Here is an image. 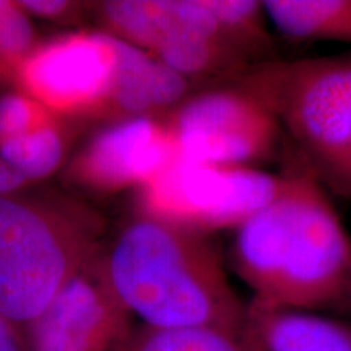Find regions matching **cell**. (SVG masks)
Wrapping results in <instances>:
<instances>
[{"instance_id":"cell-19","label":"cell","mask_w":351,"mask_h":351,"mask_svg":"<svg viewBox=\"0 0 351 351\" xmlns=\"http://www.w3.org/2000/svg\"><path fill=\"white\" fill-rule=\"evenodd\" d=\"M16 3L26 15H34L47 20L62 19V16L65 19L70 10H73V3L62 2V0H23V2Z\"/></svg>"},{"instance_id":"cell-17","label":"cell","mask_w":351,"mask_h":351,"mask_svg":"<svg viewBox=\"0 0 351 351\" xmlns=\"http://www.w3.org/2000/svg\"><path fill=\"white\" fill-rule=\"evenodd\" d=\"M34 32L28 15L16 2L0 0V70L16 72L21 60L33 51Z\"/></svg>"},{"instance_id":"cell-22","label":"cell","mask_w":351,"mask_h":351,"mask_svg":"<svg viewBox=\"0 0 351 351\" xmlns=\"http://www.w3.org/2000/svg\"><path fill=\"white\" fill-rule=\"evenodd\" d=\"M341 194H343L345 197H348V199H351V161H350L348 174H346V181H345V186H343V191H341Z\"/></svg>"},{"instance_id":"cell-12","label":"cell","mask_w":351,"mask_h":351,"mask_svg":"<svg viewBox=\"0 0 351 351\" xmlns=\"http://www.w3.org/2000/svg\"><path fill=\"white\" fill-rule=\"evenodd\" d=\"M249 322L263 351H351V326L315 313L261 311Z\"/></svg>"},{"instance_id":"cell-13","label":"cell","mask_w":351,"mask_h":351,"mask_svg":"<svg viewBox=\"0 0 351 351\" xmlns=\"http://www.w3.org/2000/svg\"><path fill=\"white\" fill-rule=\"evenodd\" d=\"M263 8L289 39L351 43V0H265Z\"/></svg>"},{"instance_id":"cell-11","label":"cell","mask_w":351,"mask_h":351,"mask_svg":"<svg viewBox=\"0 0 351 351\" xmlns=\"http://www.w3.org/2000/svg\"><path fill=\"white\" fill-rule=\"evenodd\" d=\"M189 83V78L174 72L156 57L116 38V72L101 112L104 111L119 122L155 117V114L182 103Z\"/></svg>"},{"instance_id":"cell-9","label":"cell","mask_w":351,"mask_h":351,"mask_svg":"<svg viewBox=\"0 0 351 351\" xmlns=\"http://www.w3.org/2000/svg\"><path fill=\"white\" fill-rule=\"evenodd\" d=\"M116 72V38L75 33L29 52L16 69L23 93L52 112L101 111Z\"/></svg>"},{"instance_id":"cell-21","label":"cell","mask_w":351,"mask_h":351,"mask_svg":"<svg viewBox=\"0 0 351 351\" xmlns=\"http://www.w3.org/2000/svg\"><path fill=\"white\" fill-rule=\"evenodd\" d=\"M28 181L15 168L0 160V197L19 195L21 189L28 186Z\"/></svg>"},{"instance_id":"cell-2","label":"cell","mask_w":351,"mask_h":351,"mask_svg":"<svg viewBox=\"0 0 351 351\" xmlns=\"http://www.w3.org/2000/svg\"><path fill=\"white\" fill-rule=\"evenodd\" d=\"M104 258L114 291L143 326L249 328V304L236 295L204 232L142 213Z\"/></svg>"},{"instance_id":"cell-5","label":"cell","mask_w":351,"mask_h":351,"mask_svg":"<svg viewBox=\"0 0 351 351\" xmlns=\"http://www.w3.org/2000/svg\"><path fill=\"white\" fill-rule=\"evenodd\" d=\"M288 174L178 160L140 187L143 215L207 232L238 228L283 192Z\"/></svg>"},{"instance_id":"cell-1","label":"cell","mask_w":351,"mask_h":351,"mask_svg":"<svg viewBox=\"0 0 351 351\" xmlns=\"http://www.w3.org/2000/svg\"><path fill=\"white\" fill-rule=\"evenodd\" d=\"M283 192L236 230L232 267L261 311L351 307V239L322 182L301 163Z\"/></svg>"},{"instance_id":"cell-3","label":"cell","mask_w":351,"mask_h":351,"mask_svg":"<svg viewBox=\"0 0 351 351\" xmlns=\"http://www.w3.org/2000/svg\"><path fill=\"white\" fill-rule=\"evenodd\" d=\"M232 83L274 114L314 178L341 194L351 161V56L270 59Z\"/></svg>"},{"instance_id":"cell-10","label":"cell","mask_w":351,"mask_h":351,"mask_svg":"<svg viewBox=\"0 0 351 351\" xmlns=\"http://www.w3.org/2000/svg\"><path fill=\"white\" fill-rule=\"evenodd\" d=\"M178 161L166 122L155 117L121 121L88 145L75 163L78 181L101 191L142 187Z\"/></svg>"},{"instance_id":"cell-16","label":"cell","mask_w":351,"mask_h":351,"mask_svg":"<svg viewBox=\"0 0 351 351\" xmlns=\"http://www.w3.org/2000/svg\"><path fill=\"white\" fill-rule=\"evenodd\" d=\"M64 137L54 122L0 142V160L15 168L28 182L54 173L62 163Z\"/></svg>"},{"instance_id":"cell-7","label":"cell","mask_w":351,"mask_h":351,"mask_svg":"<svg viewBox=\"0 0 351 351\" xmlns=\"http://www.w3.org/2000/svg\"><path fill=\"white\" fill-rule=\"evenodd\" d=\"M166 125L178 160L247 168L269 158L282 134L274 114L236 83L182 101Z\"/></svg>"},{"instance_id":"cell-8","label":"cell","mask_w":351,"mask_h":351,"mask_svg":"<svg viewBox=\"0 0 351 351\" xmlns=\"http://www.w3.org/2000/svg\"><path fill=\"white\" fill-rule=\"evenodd\" d=\"M132 315L114 291L106 258L96 254L25 328L28 351H125Z\"/></svg>"},{"instance_id":"cell-18","label":"cell","mask_w":351,"mask_h":351,"mask_svg":"<svg viewBox=\"0 0 351 351\" xmlns=\"http://www.w3.org/2000/svg\"><path fill=\"white\" fill-rule=\"evenodd\" d=\"M52 114L26 93L0 96V142L51 124Z\"/></svg>"},{"instance_id":"cell-14","label":"cell","mask_w":351,"mask_h":351,"mask_svg":"<svg viewBox=\"0 0 351 351\" xmlns=\"http://www.w3.org/2000/svg\"><path fill=\"white\" fill-rule=\"evenodd\" d=\"M125 351H263L251 322L245 332L212 327L134 330Z\"/></svg>"},{"instance_id":"cell-4","label":"cell","mask_w":351,"mask_h":351,"mask_svg":"<svg viewBox=\"0 0 351 351\" xmlns=\"http://www.w3.org/2000/svg\"><path fill=\"white\" fill-rule=\"evenodd\" d=\"M98 226L62 202L0 197V314L25 328L95 257Z\"/></svg>"},{"instance_id":"cell-6","label":"cell","mask_w":351,"mask_h":351,"mask_svg":"<svg viewBox=\"0 0 351 351\" xmlns=\"http://www.w3.org/2000/svg\"><path fill=\"white\" fill-rule=\"evenodd\" d=\"M112 36L182 77H238L249 62L228 43L205 0H114L101 5Z\"/></svg>"},{"instance_id":"cell-20","label":"cell","mask_w":351,"mask_h":351,"mask_svg":"<svg viewBox=\"0 0 351 351\" xmlns=\"http://www.w3.org/2000/svg\"><path fill=\"white\" fill-rule=\"evenodd\" d=\"M0 351H28L25 330L0 314Z\"/></svg>"},{"instance_id":"cell-15","label":"cell","mask_w":351,"mask_h":351,"mask_svg":"<svg viewBox=\"0 0 351 351\" xmlns=\"http://www.w3.org/2000/svg\"><path fill=\"white\" fill-rule=\"evenodd\" d=\"M228 43L247 60L261 64L270 60L274 38L267 28L263 2L257 0H205Z\"/></svg>"}]
</instances>
